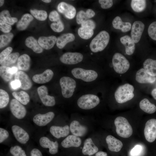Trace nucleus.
<instances>
[{"label":"nucleus","instance_id":"72a5a7b5","mask_svg":"<svg viewBox=\"0 0 156 156\" xmlns=\"http://www.w3.org/2000/svg\"><path fill=\"white\" fill-rule=\"evenodd\" d=\"M140 109L144 112L149 114L154 113L156 111V106L151 103L147 99L142 100L139 103Z\"/></svg>","mask_w":156,"mask_h":156},{"label":"nucleus","instance_id":"4c0bfd02","mask_svg":"<svg viewBox=\"0 0 156 156\" xmlns=\"http://www.w3.org/2000/svg\"><path fill=\"white\" fill-rule=\"evenodd\" d=\"M94 33L93 30L82 27L79 28L78 30V34L79 37L85 40L90 38Z\"/></svg>","mask_w":156,"mask_h":156},{"label":"nucleus","instance_id":"a18cd8bd","mask_svg":"<svg viewBox=\"0 0 156 156\" xmlns=\"http://www.w3.org/2000/svg\"><path fill=\"white\" fill-rule=\"evenodd\" d=\"M50 27L53 31L57 32H61L64 29V25L61 20L52 23L50 25Z\"/></svg>","mask_w":156,"mask_h":156},{"label":"nucleus","instance_id":"e433bc0d","mask_svg":"<svg viewBox=\"0 0 156 156\" xmlns=\"http://www.w3.org/2000/svg\"><path fill=\"white\" fill-rule=\"evenodd\" d=\"M0 20L10 25H13L18 21L17 18L12 17L7 10H3L0 12Z\"/></svg>","mask_w":156,"mask_h":156},{"label":"nucleus","instance_id":"e2e57ef3","mask_svg":"<svg viewBox=\"0 0 156 156\" xmlns=\"http://www.w3.org/2000/svg\"><path fill=\"white\" fill-rule=\"evenodd\" d=\"M42 1L43 2L46 3H49L51 1V0H42Z\"/></svg>","mask_w":156,"mask_h":156},{"label":"nucleus","instance_id":"6ab92c4d","mask_svg":"<svg viewBox=\"0 0 156 156\" xmlns=\"http://www.w3.org/2000/svg\"><path fill=\"white\" fill-rule=\"evenodd\" d=\"M54 75L53 71L51 69H47L41 74H36L34 75L32 79L36 83L43 84L50 81Z\"/></svg>","mask_w":156,"mask_h":156},{"label":"nucleus","instance_id":"de8ad7c7","mask_svg":"<svg viewBox=\"0 0 156 156\" xmlns=\"http://www.w3.org/2000/svg\"><path fill=\"white\" fill-rule=\"evenodd\" d=\"M13 49L11 47H8L3 50L0 54V64L1 63L11 54Z\"/></svg>","mask_w":156,"mask_h":156},{"label":"nucleus","instance_id":"dca6fc26","mask_svg":"<svg viewBox=\"0 0 156 156\" xmlns=\"http://www.w3.org/2000/svg\"><path fill=\"white\" fill-rule=\"evenodd\" d=\"M13 134L16 140L22 144H25L29 139L27 133L20 127L14 125L12 127Z\"/></svg>","mask_w":156,"mask_h":156},{"label":"nucleus","instance_id":"3c124183","mask_svg":"<svg viewBox=\"0 0 156 156\" xmlns=\"http://www.w3.org/2000/svg\"><path fill=\"white\" fill-rule=\"evenodd\" d=\"M81 26L94 30L96 27V24L91 19L87 20L81 24Z\"/></svg>","mask_w":156,"mask_h":156},{"label":"nucleus","instance_id":"c756f323","mask_svg":"<svg viewBox=\"0 0 156 156\" xmlns=\"http://www.w3.org/2000/svg\"><path fill=\"white\" fill-rule=\"evenodd\" d=\"M95 15L94 12L90 9H87L86 12L83 10H80L76 15L77 23L78 24H81L85 21L94 17Z\"/></svg>","mask_w":156,"mask_h":156},{"label":"nucleus","instance_id":"6e6552de","mask_svg":"<svg viewBox=\"0 0 156 156\" xmlns=\"http://www.w3.org/2000/svg\"><path fill=\"white\" fill-rule=\"evenodd\" d=\"M83 59V55L79 52H67L65 53L60 58L62 63L67 65H73L81 62Z\"/></svg>","mask_w":156,"mask_h":156},{"label":"nucleus","instance_id":"c85d7f7f","mask_svg":"<svg viewBox=\"0 0 156 156\" xmlns=\"http://www.w3.org/2000/svg\"><path fill=\"white\" fill-rule=\"evenodd\" d=\"M31 59L28 55L23 54L18 57L17 62V67L21 70L26 71L30 66Z\"/></svg>","mask_w":156,"mask_h":156},{"label":"nucleus","instance_id":"09e8293b","mask_svg":"<svg viewBox=\"0 0 156 156\" xmlns=\"http://www.w3.org/2000/svg\"><path fill=\"white\" fill-rule=\"evenodd\" d=\"M11 25L1 20H0V29L5 33H8L12 29Z\"/></svg>","mask_w":156,"mask_h":156},{"label":"nucleus","instance_id":"412c9836","mask_svg":"<svg viewBox=\"0 0 156 156\" xmlns=\"http://www.w3.org/2000/svg\"><path fill=\"white\" fill-rule=\"evenodd\" d=\"M57 40L56 37L54 36L47 37L41 36L39 37L38 42L42 48L48 50L53 47Z\"/></svg>","mask_w":156,"mask_h":156},{"label":"nucleus","instance_id":"052dcab7","mask_svg":"<svg viewBox=\"0 0 156 156\" xmlns=\"http://www.w3.org/2000/svg\"><path fill=\"white\" fill-rule=\"evenodd\" d=\"M151 94L153 98L156 100V88L152 90Z\"/></svg>","mask_w":156,"mask_h":156},{"label":"nucleus","instance_id":"13d9d810","mask_svg":"<svg viewBox=\"0 0 156 156\" xmlns=\"http://www.w3.org/2000/svg\"><path fill=\"white\" fill-rule=\"evenodd\" d=\"M18 68L16 66H13L12 68H10L9 70V73L12 75L16 73L18 71Z\"/></svg>","mask_w":156,"mask_h":156},{"label":"nucleus","instance_id":"393cba45","mask_svg":"<svg viewBox=\"0 0 156 156\" xmlns=\"http://www.w3.org/2000/svg\"><path fill=\"white\" fill-rule=\"evenodd\" d=\"M81 143V140L79 137L71 135L67 136L62 141L61 144L64 148H68L72 147H78Z\"/></svg>","mask_w":156,"mask_h":156},{"label":"nucleus","instance_id":"c03bdc74","mask_svg":"<svg viewBox=\"0 0 156 156\" xmlns=\"http://www.w3.org/2000/svg\"><path fill=\"white\" fill-rule=\"evenodd\" d=\"M10 151L14 156H27L25 151L18 146L11 147Z\"/></svg>","mask_w":156,"mask_h":156},{"label":"nucleus","instance_id":"680f3d73","mask_svg":"<svg viewBox=\"0 0 156 156\" xmlns=\"http://www.w3.org/2000/svg\"><path fill=\"white\" fill-rule=\"evenodd\" d=\"M4 0H0V6L1 7L4 4Z\"/></svg>","mask_w":156,"mask_h":156},{"label":"nucleus","instance_id":"bf43d9fd","mask_svg":"<svg viewBox=\"0 0 156 156\" xmlns=\"http://www.w3.org/2000/svg\"><path fill=\"white\" fill-rule=\"evenodd\" d=\"M95 156H107V155L106 152L100 151L96 153Z\"/></svg>","mask_w":156,"mask_h":156},{"label":"nucleus","instance_id":"f03ea898","mask_svg":"<svg viewBox=\"0 0 156 156\" xmlns=\"http://www.w3.org/2000/svg\"><path fill=\"white\" fill-rule=\"evenodd\" d=\"M133 86L129 83H125L119 86L114 93L116 101L122 103L131 100L134 97Z\"/></svg>","mask_w":156,"mask_h":156},{"label":"nucleus","instance_id":"ddd939ff","mask_svg":"<svg viewBox=\"0 0 156 156\" xmlns=\"http://www.w3.org/2000/svg\"><path fill=\"white\" fill-rule=\"evenodd\" d=\"M57 9L60 12L69 19L74 18L76 14V10L75 7L64 2H61L58 4Z\"/></svg>","mask_w":156,"mask_h":156},{"label":"nucleus","instance_id":"8fccbe9b","mask_svg":"<svg viewBox=\"0 0 156 156\" xmlns=\"http://www.w3.org/2000/svg\"><path fill=\"white\" fill-rule=\"evenodd\" d=\"M99 2L101 4V8L103 9L109 8L113 5L112 0H99Z\"/></svg>","mask_w":156,"mask_h":156},{"label":"nucleus","instance_id":"9d476101","mask_svg":"<svg viewBox=\"0 0 156 156\" xmlns=\"http://www.w3.org/2000/svg\"><path fill=\"white\" fill-rule=\"evenodd\" d=\"M10 107L12 114L18 119L23 118L26 115L27 111L25 108L16 99H12L11 101Z\"/></svg>","mask_w":156,"mask_h":156},{"label":"nucleus","instance_id":"37998d69","mask_svg":"<svg viewBox=\"0 0 156 156\" xmlns=\"http://www.w3.org/2000/svg\"><path fill=\"white\" fill-rule=\"evenodd\" d=\"M14 36L12 33L1 35L0 36V48L6 46L11 41Z\"/></svg>","mask_w":156,"mask_h":156},{"label":"nucleus","instance_id":"f8f14e48","mask_svg":"<svg viewBox=\"0 0 156 156\" xmlns=\"http://www.w3.org/2000/svg\"><path fill=\"white\" fill-rule=\"evenodd\" d=\"M145 25L141 21H137L133 23L132 26L131 37L135 43L140 41L144 29Z\"/></svg>","mask_w":156,"mask_h":156},{"label":"nucleus","instance_id":"b1692460","mask_svg":"<svg viewBox=\"0 0 156 156\" xmlns=\"http://www.w3.org/2000/svg\"><path fill=\"white\" fill-rule=\"evenodd\" d=\"M106 141L108 149L112 152H118L123 146L122 142L112 135H108L106 137Z\"/></svg>","mask_w":156,"mask_h":156},{"label":"nucleus","instance_id":"7c9ffc66","mask_svg":"<svg viewBox=\"0 0 156 156\" xmlns=\"http://www.w3.org/2000/svg\"><path fill=\"white\" fill-rule=\"evenodd\" d=\"M25 44L27 47L36 53H41L43 51V48L39 45L37 40L32 36H30L27 38L25 41Z\"/></svg>","mask_w":156,"mask_h":156},{"label":"nucleus","instance_id":"c9c22d12","mask_svg":"<svg viewBox=\"0 0 156 156\" xmlns=\"http://www.w3.org/2000/svg\"><path fill=\"white\" fill-rule=\"evenodd\" d=\"M131 6L135 12H140L143 11L146 8V1L145 0H132Z\"/></svg>","mask_w":156,"mask_h":156},{"label":"nucleus","instance_id":"58836bf2","mask_svg":"<svg viewBox=\"0 0 156 156\" xmlns=\"http://www.w3.org/2000/svg\"><path fill=\"white\" fill-rule=\"evenodd\" d=\"M19 55V53L18 52L12 53L0 64L2 66L9 67L16 63Z\"/></svg>","mask_w":156,"mask_h":156},{"label":"nucleus","instance_id":"5701e85b","mask_svg":"<svg viewBox=\"0 0 156 156\" xmlns=\"http://www.w3.org/2000/svg\"><path fill=\"white\" fill-rule=\"evenodd\" d=\"M70 130V127L68 125L63 127L52 126L50 129L51 134L57 138L67 136L69 133Z\"/></svg>","mask_w":156,"mask_h":156},{"label":"nucleus","instance_id":"4d7b16f0","mask_svg":"<svg viewBox=\"0 0 156 156\" xmlns=\"http://www.w3.org/2000/svg\"><path fill=\"white\" fill-rule=\"evenodd\" d=\"M31 156H42L41 152L38 149L34 148L31 151Z\"/></svg>","mask_w":156,"mask_h":156},{"label":"nucleus","instance_id":"a878e982","mask_svg":"<svg viewBox=\"0 0 156 156\" xmlns=\"http://www.w3.org/2000/svg\"><path fill=\"white\" fill-rule=\"evenodd\" d=\"M98 148L93 143L90 138L86 139L84 141L82 149L83 154L85 155L91 156L97 152Z\"/></svg>","mask_w":156,"mask_h":156},{"label":"nucleus","instance_id":"7ed1b4c3","mask_svg":"<svg viewBox=\"0 0 156 156\" xmlns=\"http://www.w3.org/2000/svg\"><path fill=\"white\" fill-rule=\"evenodd\" d=\"M72 76L75 78L86 82H90L96 80L98 75L95 70L79 67L75 68L71 71Z\"/></svg>","mask_w":156,"mask_h":156},{"label":"nucleus","instance_id":"5fc2aeb1","mask_svg":"<svg viewBox=\"0 0 156 156\" xmlns=\"http://www.w3.org/2000/svg\"><path fill=\"white\" fill-rule=\"evenodd\" d=\"M8 132L5 129L0 128V143H1L7 139L9 136Z\"/></svg>","mask_w":156,"mask_h":156},{"label":"nucleus","instance_id":"2f4dec72","mask_svg":"<svg viewBox=\"0 0 156 156\" xmlns=\"http://www.w3.org/2000/svg\"><path fill=\"white\" fill-rule=\"evenodd\" d=\"M145 71L149 75L156 76V60L150 58L146 59L143 64Z\"/></svg>","mask_w":156,"mask_h":156},{"label":"nucleus","instance_id":"39448f33","mask_svg":"<svg viewBox=\"0 0 156 156\" xmlns=\"http://www.w3.org/2000/svg\"><path fill=\"white\" fill-rule=\"evenodd\" d=\"M59 83L63 96L66 98L72 97L76 88L75 80L71 77L63 76L60 79Z\"/></svg>","mask_w":156,"mask_h":156},{"label":"nucleus","instance_id":"20e7f679","mask_svg":"<svg viewBox=\"0 0 156 156\" xmlns=\"http://www.w3.org/2000/svg\"><path fill=\"white\" fill-rule=\"evenodd\" d=\"M114 123L116 132L119 136L127 138L132 135L133 132L132 127L125 118L118 117L115 120Z\"/></svg>","mask_w":156,"mask_h":156},{"label":"nucleus","instance_id":"9b49d317","mask_svg":"<svg viewBox=\"0 0 156 156\" xmlns=\"http://www.w3.org/2000/svg\"><path fill=\"white\" fill-rule=\"evenodd\" d=\"M37 92L40 99L44 105L52 107L55 105V99L53 96L48 95V88L46 86L42 85L38 87Z\"/></svg>","mask_w":156,"mask_h":156},{"label":"nucleus","instance_id":"79ce46f5","mask_svg":"<svg viewBox=\"0 0 156 156\" xmlns=\"http://www.w3.org/2000/svg\"><path fill=\"white\" fill-rule=\"evenodd\" d=\"M9 101V97L8 93L2 89H0V108L5 107Z\"/></svg>","mask_w":156,"mask_h":156},{"label":"nucleus","instance_id":"f257e3e1","mask_svg":"<svg viewBox=\"0 0 156 156\" xmlns=\"http://www.w3.org/2000/svg\"><path fill=\"white\" fill-rule=\"evenodd\" d=\"M110 39L109 33L106 31L100 32L91 41L90 48L94 53L103 50L107 45Z\"/></svg>","mask_w":156,"mask_h":156},{"label":"nucleus","instance_id":"f704fd0d","mask_svg":"<svg viewBox=\"0 0 156 156\" xmlns=\"http://www.w3.org/2000/svg\"><path fill=\"white\" fill-rule=\"evenodd\" d=\"M12 95L16 99L23 105H27L29 102L30 98L29 94L24 91L14 92L12 93Z\"/></svg>","mask_w":156,"mask_h":156},{"label":"nucleus","instance_id":"f3484780","mask_svg":"<svg viewBox=\"0 0 156 156\" xmlns=\"http://www.w3.org/2000/svg\"><path fill=\"white\" fill-rule=\"evenodd\" d=\"M136 81L140 83H153L156 81V76L148 74L143 68L139 70L135 75Z\"/></svg>","mask_w":156,"mask_h":156},{"label":"nucleus","instance_id":"a211bd4d","mask_svg":"<svg viewBox=\"0 0 156 156\" xmlns=\"http://www.w3.org/2000/svg\"><path fill=\"white\" fill-rule=\"evenodd\" d=\"M40 145L44 148L49 149V153L51 154H55L58 151V144L57 141L55 142L50 140L48 138L42 137L39 140Z\"/></svg>","mask_w":156,"mask_h":156},{"label":"nucleus","instance_id":"aec40b11","mask_svg":"<svg viewBox=\"0 0 156 156\" xmlns=\"http://www.w3.org/2000/svg\"><path fill=\"white\" fill-rule=\"evenodd\" d=\"M70 129L73 135L78 137L84 136L88 131L86 126L81 125L78 121L76 120H73L71 122Z\"/></svg>","mask_w":156,"mask_h":156},{"label":"nucleus","instance_id":"423d86ee","mask_svg":"<svg viewBox=\"0 0 156 156\" xmlns=\"http://www.w3.org/2000/svg\"><path fill=\"white\" fill-rule=\"evenodd\" d=\"M99 97L94 94H84L80 96L77 101V104L81 109L89 110L96 107L100 103Z\"/></svg>","mask_w":156,"mask_h":156},{"label":"nucleus","instance_id":"a19ab883","mask_svg":"<svg viewBox=\"0 0 156 156\" xmlns=\"http://www.w3.org/2000/svg\"><path fill=\"white\" fill-rule=\"evenodd\" d=\"M30 12L32 15L38 20L44 21L47 18V12L44 10H31Z\"/></svg>","mask_w":156,"mask_h":156},{"label":"nucleus","instance_id":"6e6d98bb","mask_svg":"<svg viewBox=\"0 0 156 156\" xmlns=\"http://www.w3.org/2000/svg\"><path fill=\"white\" fill-rule=\"evenodd\" d=\"M10 84L12 88L14 90L20 88L21 86L20 82L17 80H15L12 81Z\"/></svg>","mask_w":156,"mask_h":156},{"label":"nucleus","instance_id":"cd10ccee","mask_svg":"<svg viewBox=\"0 0 156 156\" xmlns=\"http://www.w3.org/2000/svg\"><path fill=\"white\" fill-rule=\"evenodd\" d=\"M74 35L71 33L63 34L57 38L56 44L60 49L63 48L68 43L73 41L75 39Z\"/></svg>","mask_w":156,"mask_h":156},{"label":"nucleus","instance_id":"49530a36","mask_svg":"<svg viewBox=\"0 0 156 156\" xmlns=\"http://www.w3.org/2000/svg\"><path fill=\"white\" fill-rule=\"evenodd\" d=\"M148 32L149 37L153 40H156V21L153 22L150 25Z\"/></svg>","mask_w":156,"mask_h":156},{"label":"nucleus","instance_id":"864d4df0","mask_svg":"<svg viewBox=\"0 0 156 156\" xmlns=\"http://www.w3.org/2000/svg\"><path fill=\"white\" fill-rule=\"evenodd\" d=\"M142 150L143 148L141 145H136L131 149V155L132 156H139L141 154Z\"/></svg>","mask_w":156,"mask_h":156},{"label":"nucleus","instance_id":"4be33fe9","mask_svg":"<svg viewBox=\"0 0 156 156\" xmlns=\"http://www.w3.org/2000/svg\"><path fill=\"white\" fill-rule=\"evenodd\" d=\"M120 41L125 46L126 53L129 55H132L135 49V44L131 37L125 35L120 38Z\"/></svg>","mask_w":156,"mask_h":156},{"label":"nucleus","instance_id":"4468645a","mask_svg":"<svg viewBox=\"0 0 156 156\" xmlns=\"http://www.w3.org/2000/svg\"><path fill=\"white\" fill-rule=\"evenodd\" d=\"M14 79L18 80L20 83V88L23 90L29 89L32 83L28 75L22 71H19L15 74Z\"/></svg>","mask_w":156,"mask_h":156},{"label":"nucleus","instance_id":"ea45409f","mask_svg":"<svg viewBox=\"0 0 156 156\" xmlns=\"http://www.w3.org/2000/svg\"><path fill=\"white\" fill-rule=\"evenodd\" d=\"M10 67L5 66H0V75L5 82L9 81L12 79L13 75L10 74L9 70Z\"/></svg>","mask_w":156,"mask_h":156},{"label":"nucleus","instance_id":"1a4fd4ad","mask_svg":"<svg viewBox=\"0 0 156 156\" xmlns=\"http://www.w3.org/2000/svg\"><path fill=\"white\" fill-rule=\"evenodd\" d=\"M144 133L146 140L152 142L156 139V119H151L146 122Z\"/></svg>","mask_w":156,"mask_h":156},{"label":"nucleus","instance_id":"bb28decb","mask_svg":"<svg viewBox=\"0 0 156 156\" xmlns=\"http://www.w3.org/2000/svg\"><path fill=\"white\" fill-rule=\"evenodd\" d=\"M113 27L121 30L123 32H126L129 31L132 27L131 24L129 22H123L121 18L118 16L115 17L112 21Z\"/></svg>","mask_w":156,"mask_h":156},{"label":"nucleus","instance_id":"0eeeda50","mask_svg":"<svg viewBox=\"0 0 156 156\" xmlns=\"http://www.w3.org/2000/svg\"><path fill=\"white\" fill-rule=\"evenodd\" d=\"M112 62L114 70L118 74L125 73L129 68L130 63L129 61L119 53H116L114 55Z\"/></svg>","mask_w":156,"mask_h":156},{"label":"nucleus","instance_id":"2eb2a0df","mask_svg":"<svg viewBox=\"0 0 156 156\" xmlns=\"http://www.w3.org/2000/svg\"><path fill=\"white\" fill-rule=\"evenodd\" d=\"M55 116L54 113L50 112L44 114H38L35 115L33 118L34 123L40 126H44L49 123Z\"/></svg>","mask_w":156,"mask_h":156},{"label":"nucleus","instance_id":"603ef678","mask_svg":"<svg viewBox=\"0 0 156 156\" xmlns=\"http://www.w3.org/2000/svg\"><path fill=\"white\" fill-rule=\"evenodd\" d=\"M49 17V20L52 22H56L61 20L59 14L55 10H53L50 13Z\"/></svg>","mask_w":156,"mask_h":156},{"label":"nucleus","instance_id":"473e14b6","mask_svg":"<svg viewBox=\"0 0 156 156\" xmlns=\"http://www.w3.org/2000/svg\"><path fill=\"white\" fill-rule=\"evenodd\" d=\"M33 19V16L29 14H24L16 25L17 29L20 31L25 30Z\"/></svg>","mask_w":156,"mask_h":156}]
</instances>
